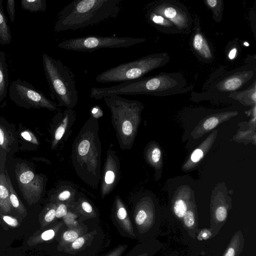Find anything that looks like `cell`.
Masks as SVG:
<instances>
[{
	"label": "cell",
	"mask_w": 256,
	"mask_h": 256,
	"mask_svg": "<svg viewBox=\"0 0 256 256\" xmlns=\"http://www.w3.org/2000/svg\"><path fill=\"white\" fill-rule=\"evenodd\" d=\"M8 86V70L4 52L0 50V102L6 97Z\"/></svg>",
	"instance_id": "e0dca14e"
},
{
	"label": "cell",
	"mask_w": 256,
	"mask_h": 256,
	"mask_svg": "<svg viewBox=\"0 0 256 256\" xmlns=\"http://www.w3.org/2000/svg\"><path fill=\"white\" fill-rule=\"evenodd\" d=\"M192 44L196 51L202 58L205 59L212 58V54L208 44L200 34L198 33L195 34Z\"/></svg>",
	"instance_id": "7402d4cb"
},
{
	"label": "cell",
	"mask_w": 256,
	"mask_h": 256,
	"mask_svg": "<svg viewBox=\"0 0 256 256\" xmlns=\"http://www.w3.org/2000/svg\"><path fill=\"white\" fill-rule=\"evenodd\" d=\"M42 63L52 98L56 100L59 106L74 108L78 101V92L73 72L60 60L46 53L42 54Z\"/></svg>",
	"instance_id": "7a4b0ae2"
},
{
	"label": "cell",
	"mask_w": 256,
	"mask_h": 256,
	"mask_svg": "<svg viewBox=\"0 0 256 256\" xmlns=\"http://www.w3.org/2000/svg\"><path fill=\"white\" fill-rule=\"evenodd\" d=\"M6 6L10 21L12 22H14L16 14L15 1L14 0H8L6 2Z\"/></svg>",
	"instance_id": "1f68e13d"
},
{
	"label": "cell",
	"mask_w": 256,
	"mask_h": 256,
	"mask_svg": "<svg viewBox=\"0 0 256 256\" xmlns=\"http://www.w3.org/2000/svg\"><path fill=\"white\" fill-rule=\"evenodd\" d=\"M212 238H213V235L209 228L199 229L196 236V239L200 241L208 240Z\"/></svg>",
	"instance_id": "4dcf8cb0"
},
{
	"label": "cell",
	"mask_w": 256,
	"mask_h": 256,
	"mask_svg": "<svg viewBox=\"0 0 256 256\" xmlns=\"http://www.w3.org/2000/svg\"><path fill=\"white\" fill-rule=\"evenodd\" d=\"M92 114L94 118H98L102 116V112H99V110L98 108H94L92 110Z\"/></svg>",
	"instance_id": "60d3db41"
},
{
	"label": "cell",
	"mask_w": 256,
	"mask_h": 256,
	"mask_svg": "<svg viewBox=\"0 0 256 256\" xmlns=\"http://www.w3.org/2000/svg\"><path fill=\"white\" fill-rule=\"evenodd\" d=\"M73 208L80 216L82 222L88 220H94L98 222V216L94 207L85 199H80L77 202H74Z\"/></svg>",
	"instance_id": "5bb4252c"
},
{
	"label": "cell",
	"mask_w": 256,
	"mask_h": 256,
	"mask_svg": "<svg viewBox=\"0 0 256 256\" xmlns=\"http://www.w3.org/2000/svg\"><path fill=\"white\" fill-rule=\"evenodd\" d=\"M112 114V122L117 126V130L122 142H132L136 126L140 119L142 105L140 102L125 98L120 95H112L103 98Z\"/></svg>",
	"instance_id": "3957f363"
},
{
	"label": "cell",
	"mask_w": 256,
	"mask_h": 256,
	"mask_svg": "<svg viewBox=\"0 0 256 256\" xmlns=\"http://www.w3.org/2000/svg\"><path fill=\"white\" fill-rule=\"evenodd\" d=\"M244 243L242 232L238 230L232 236L222 256H238L244 248Z\"/></svg>",
	"instance_id": "2e32d148"
},
{
	"label": "cell",
	"mask_w": 256,
	"mask_h": 256,
	"mask_svg": "<svg viewBox=\"0 0 256 256\" xmlns=\"http://www.w3.org/2000/svg\"><path fill=\"white\" fill-rule=\"evenodd\" d=\"M163 246L156 238L140 242L125 256H154Z\"/></svg>",
	"instance_id": "7c38bea8"
},
{
	"label": "cell",
	"mask_w": 256,
	"mask_h": 256,
	"mask_svg": "<svg viewBox=\"0 0 256 256\" xmlns=\"http://www.w3.org/2000/svg\"><path fill=\"white\" fill-rule=\"evenodd\" d=\"M64 228L65 226L61 220L54 226L44 230L41 233L34 236L33 242L35 244L52 242Z\"/></svg>",
	"instance_id": "9a60e30c"
},
{
	"label": "cell",
	"mask_w": 256,
	"mask_h": 256,
	"mask_svg": "<svg viewBox=\"0 0 256 256\" xmlns=\"http://www.w3.org/2000/svg\"><path fill=\"white\" fill-rule=\"evenodd\" d=\"M91 142L88 138H82L78 146V156L82 158L86 156L90 152Z\"/></svg>",
	"instance_id": "83f0119b"
},
{
	"label": "cell",
	"mask_w": 256,
	"mask_h": 256,
	"mask_svg": "<svg viewBox=\"0 0 256 256\" xmlns=\"http://www.w3.org/2000/svg\"><path fill=\"white\" fill-rule=\"evenodd\" d=\"M65 226L67 228H73L78 226L82 222L80 219V216L73 208L72 204L67 214L62 218Z\"/></svg>",
	"instance_id": "cb8c5ba5"
},
{
	"label": "cell",
	"mask_w": 256,
	"mask_h": 256,
	"mask_svg": "<svg viewBox=\"0 0 256 256\" xmlns=\"http://www.w3.org/2000/svg\"><path fill=\"white\" fill-rule=\"evenodd\" d=\"M160 156L161 152L160 150L158 148H154L152 152V160L154 163L158 162L160 160Z\"/></svg>",
	"instance_id": "8d00e7d4"
},
{
	"label": "cell",
	"mask_w": 256,
	"mask_h": 256,
	"mask_svg": "<svg viewBox=\"0 0 256 256\" xmlns=\"http://www.w3.org/2000/svg\"><path fill=\"white\" fill-rule=\"evenodd\" d=\"M204 156L203 152L199 148L195 150L191 155V160L194 162H198Z\"/></svg>",
	"instance_id": "d590c367"
},
{
	"label": "cell",
	"mask_w": 256,
	"mask_h": 256,
	"mask_svg": "<svg viewBox=\"0 0 256 256\" xmlns=\"http://www.w3.org/2000/svg\"><path fill=\"white\" fill-rule=\"evenodd\" d=\"M8 94L11 100L20 106L58 110L54 102L25 80L18 78L12 81L8 87Z\"/></svg>",
	"instance_id": "52a82bcc"
},
{
	"label": "cell",
	"mask_w": 256,
	"mask_h": 256,
	"mask_svg": "<svg viewBox=\"0 0 256 256\" xmlns=\"http://www.w3.org/2000/svg\"><path fill=\"white\" fill-rule=\"evenodd\" d=\"M71 197V192L68 190H64L60 192L57 197L58 202H68Z\"/></svg>",
	"instance_id": "836d02e7"
},
{
	"label": "cell",
	"mask_w": 256,
	"mask_h": 256,
	"mask_svg": "<svg viewBox=\"0 0 256 256\" xmlns=\"http://www.w3.org/2000/svg\"><path fill=\"white\" fill-rule=\"evenodd\" d=\"M104 234L98 222H96L89 230L80 236L56 256H94L101 248Z\"/></svg>",
	"instance_id": "ba28073f"
},
{
	"label": "cell",
	"mask_w": 256,
	"mask_h": 256,
	"mask_svg": "<svg viewBox=\"0 0 256 256\" xmlns=\"http://www.w3.org/2000/svg\"><path fill=\"white\" fill-rule=\"evenodd\" d=\"M244 45L246 46H249V44L248 43L246 42H244Z\"/></svg>",
	"instance_id": "b9f144b4"
},
{
	"label": "cell",
	"mask_w": 256,
	"mask_h": 256,
	"mask_svg": "<svg viewBox=\"0 0 256 256\" xmlns=\"http://www.w3.org/2000/svg\"><path fill=\"white\" fill-rule=\"evenodd\" d=\"M118 167L115 160L108 155L105 167L104 180L102 184V195L104 198L114 188L118 176Z\"/></svg>",
	"instance_id": "4fadbf2b"
},
{
	"label": "cell",
	"mask_w": 256,
	"mask_h": 256,
	"mask_svg": "<svg viewBox=\"0 0 256 256\" xmlns=\"http://www.w3.org/2000/svg\"><path fill=\"white\" fill-rule=\"evenodd\" d=\"M111 218L114 225L122 236L136 240L130 216L125 204L118 196L115 198Z\"/></svg>",
	"instance_id": "9c48e42d"
},
{
	"label": "cell",
	"mask_w": 256,
	"mask_h": 256,
	"mask_svg": "<svg viewBox=\"0 0 256 256\" xmlns=\"http://www.w3.org/2000/svg\"><path fill=\"white\" fill-rule=\"evenodd\" d=\"M128 248L127 244H120L114 247L103 256H122Z\"/></svg>",
	"instance_id": "f546056e"
},
{
	"label": "cell",
	"mask_w": 256,
	"mask_h": 256,
	"mask_svg": "<svg viewBox=\"0 0 256 256\" xmlns=\"http://www.w3.org/2000/svg\"><path fill=\"white\" fill-rule=\"evenodd\" d=\"M160 15L165 18L178 28L187 26L188 19L186 16L178 10L172 6H158L147 11Z\"/></svg>",
	"instance_id": "8fae6325"
},
{
	"label": "cell",
	"mask_w": 256,
	"mask_h": 256,
	"mask_svg": "<svg viewBox=\"0 0 256 256\" xmlns=\"http://www.w3.org/2000/svg\"><path fill=\"white\" fill-rule=\"evenodd\" d=\"M146 16L152 23L164 26H172L173 24L168 20L162 16L155 14L153 12H147Z\"/></svg>",
	"instance_id": "4316f807"
},
{
	"label": "cell",
	"mask_w": 256,
	"mask_h": 256,
	"mask_svg": "<svg viewBox=\"0 0 256 256\" xmlns=\"http://www.w3.org/2000/svg\"><path fill=\"white\" fill-rule=\"evenodd\" d=\"M237 53V49L236 48H232L229 52L228 54V58L230 60H234L236 54Z\"/></svg>",
	"instance_id": "f35d334b"
},
{
	"label": "cell",
	"mask_w": 256,
	"mask_h": 256,
	"mask_svg": "<svg viewBox=\"0 0 256 256\" xmlns=\"http://www.w3.org/2000/svg\"><path fill=\"white\" fill-rule=\"evenodd\" d=\"M56 204H49L42 212L40 218V224L41 229L44 230L56 224L59 221L56 217Z\"/></svg>",
	"instance_id": "ffe728a7"
},
{
	"label": "cell",
	"mask_w": 256,
	"mask_h": 256,
	"mask_svg": "<svg viewBox=\"0 0 256 256\" xmlns=\"http://www.w3.org/2000/svg\"><path fill=\"white\" fill-rule=\"evenodd\" d=\"M12 40L11 32L3 10L2 0H0V44H10Z\"/></svg>",
	"instance_id": "44dd1931"
},
{
	"label": "cell",
	"mask_w": 256,
	"mask_h": 256,
	"mask_svg": "<svg viewBox=\"0 0 256 256\" xmlns=\"http://www.w3.org/2000/svg\"><path fill=\"white\" fill-rule=\"evenodd\" d=\"M2 219L8 225L12 227H16L18 226L19 224L18 220L10 216H3Z\"/></svg>",
	"instance_id": "e575fe53"
},
{
	"label": "cell",
	"mask_w": 256,
	"mask_h": 256,
	"mask_svg": "<svg viewBox=\"0 0 256 256\" xmlns=\"http://www.w3.org/2000/svg\"><path fill=\"white\" fill-rule=\"evenodd\" d=\"M22 136L26 140L30 142H34V143H36V140L35 138H33L32 134L27 131H24L21 133Z\"/></svg>",
	"instance_id": "74e56055"
},
{
	"label": "cell",
	"mask_w": 256,
	"mask_h": 256,
	"mask_svg": "<svg viewBox=\"0 0 256 256\" xmlns=\"http://www.w3.org/2000/svg\"><path fill=\"white\" fill-rule=\"evenodd\" d=\"M11 208L6 178L2 175L0 176V210L8 213L10 212Z\"/></svg>",
	"instance_id": "ac0fdd59"
},
{
	"label": "cell",
	"mask_w": 256,
	"mask_h": 256,
	"mask_svg": "<svg viewBox=\"0 0 256 256\" xmlns=\"http://www.w3.org/2000/svg\"><path fill=\"white\" fill-rule=\"evenodd\" d=\"M122 0H74L58 14L56 32L76 30L116 18L122 9Z\"/></svg>",
	"instance_id": "6da1fadb"
},
{
	"label": "cell",
	"mask_w": 256,
	"mask_h": 256,
	"mask_svg": "<svg viewBox=\"0 0 256 256\" xmlns=\"http://www.w3.org/2000/svg\"><path fill=\"white\" fill-rule=\"evenodd\" d=\"M63 119L54 132V140L52 146H55L64 135L70 122L74 118V112L71 108L64 111Z\"/></svg>",
	"instance_id": "d6986e66"
},
{
	"label": "cell",
	"mask_w": 256,
	"mask_h": 256,
	"mask_svg": "<svg viewBox=\"0 0 256 256\" xmlns=\"http://www.w3.org/2000/svg\"><path fill=\"white\" fill-rule=\"evenodd\" d=\"M143 38L128 36H86L64 40L57 44L60 48L76 52H92L104 48H124L144 42Z\"/></svg>",
	"instance_id": "8992f818"
},
{
	"label": "cell",
	"mask_w": 256,
	"mask_h": 256,
	"mask_svg": "<svg viewBox=\"0 0 256 256\" xmlns=\"http://www.w3.org/2000/svg\"><path fill=\"white\" fill-rule=\"evenodd\" d=\"M5 142L4 134L2 129L0 128V145L3 146Z\"/></svg>",
	"instance_id": "ab89813d"
},
{
	"label": "cell",
	"mask_w": 256,
	"mask_h": 256,
	"mask_svg": "<svg viewBox=\"0 0 256 256\" xmlns=\"http://www.w3.org/2000/svg\"><path fill=\"white\" fill-rule=\"evenodd\" d=\"M244 81V76H232L222 82L220 88L222 90L224 91L234 90L240 88Z\"/></svg>",
	"instance_id": "484cf974"
},
{
	"label": "cell",
	"mask_w": 256,
	"mask_h": 256,
	"mask_svg": "<svg viewBox=\"0 0 256 256\" xmlns=\"http://www.w3.org/2000/svg\"><path fill=\"white\" fill-rule=\"evenodd\" d=\"M162 54L146 56L111 68L96 77L98 82H126L139 78L151 70L164 64Z\"/></svg>",
	"instance_id": "277c9868"
},
{
	"label": "cell",
	"mask_w": 256,
	"mask_h": 256,
	"mask_svg": "<svg viewBox=\"0 0 256 256\" xmlns=\"http://www.w3.org/2000/svg\"><path fill=\"white\" fill-rule=\"evenodd\" d=\"M72 204L64 202H58L56 210V217L57 220L62 218L68 213Z\"/></svg>",
	"instance_id": "f1b7e54d"
},
{
	"label": "cell",
	"mask_w": 256,
	"mask_h": 256,
	"mask_svg": "<svg viewBox=\"0 0 256 256\" xmlns=\"http://www.w3.org/2000/svg\"><path fill=\"white\" fill-rule=\"evenodd\" d=\"M130 217L136 240L143 242L156 238L160 230L161 219L152 201L145 199L135 200Z\"/></svg>",
	"instance_id": "5b68a950"
},
{
	"label": "cell",
	"mask_w": 256,
	"mask_h": 256,
	"mask_svg": "<svg viewBox=\"0 0 256 256\" xmlns=\"http://www.w3.org/2000/svg\"><path fill=\"white\" fill-rule=\"evenodd\" d=\"M6 180L10 192V200L12 206L19 213L21 214H26V210L20 201L18 200L16 194L13 188L8 174H6Z\"/></svg>",
	"instance_id": "d4e9b609"
},
{
	"label": "cell",
	"mask_w": 256,
	"mask_h": 256,
	"mask_svg": "<svg viewBox=\"0 0 256 256\" xmlns=\"http://www.w3.org/2000/svg\"><path fill=\"white\" fill-rule=\"evenodd\" d=\"M98 222L88 220L82 222L78 226L73 228H65L52 241L55 242V252H60L80 236L86 233L93 224Z\"/></svg>",
	"instance_id": "30bf717a"
},
{
	"label": "cell",
	"mask_w": 256,
	"mask_h": 256,
	"mask_svg": "<svg viewBox=\"0 0 256 256\" xmlns=\"http://www.w3.org/2000/svg\"><path fill=\"white\" fill-rule=\"evenodd\" d=\"M22 8L30 12H44L46 8V0H22Z\"/></svg>",
	"instance_id": "603a6c76"
},
{
	"label": "cell",
	"mask_w": 256,
	"mask_h": 256,
	"mask_svg": "<svg viewBox=\"0 0 256 256\" xmlns=\"http://www.w3.org/2000/svg\"><path fill=\"white\" fill-rule=\"evenodd\" d=\"M219 122L218 119L216 117L208 118L204 123L203 126L205 130H210L216 127Z\"/></svg>",
	"instance_id": "d6a6232c"
}]
</instances>
